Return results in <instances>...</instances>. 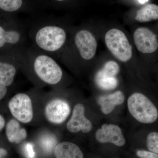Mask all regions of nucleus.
I'll list each match as a JSON object with an SVG mask.
<instances>
[{
  "label": "nucleus",
  "instance_id": "nucleus-1",
  "mask_svg": "<svg viewBox=\"0 0 158 158\" xmlns=\"http://www.w3.org/2000/svg\"><path fill=\"white\" fill-rule=\"evenodd\" d=\"M30 37L34 48L50 56H59L65 47L67 34L60 22L50 21L36 26Z\"/></svg>",
  "mask_w": 158,
  "mask_h": 158
},
{
  "label": "nucleus",
  "instance_id": "nucleus-2",
  "mask_svg": "<svg viewBox=\"0 0 158 158\" xmlns=\"http://www.w3.org/2000/svg\"><path fill=\"white\" fill-rule=\"evenodd\" d=\"M24 59L28 61L34 74L42 82L56 85L62 81V68L51 56L40 52L33 46L24 47L22 51Z\"/></svg>",
  "mask_w": 158,
  "mask_h": 158
},
{
  "label": "nucleus",
  "instance_id": "nucleus-3",
  "mask_svg": "<svg viewBox=\"0 0 158 158\" xmlns=\"http://www.w3.org/2000/svg\"><path fill=\"white\" fill-rule=\"evenodd\" d=\"M127 105L130 114L139 122L150 124L157 119V109L143 94L133 93L128 98Z\"/></svg>",
  "mask_w": 158,
  "mask_h": 158
},
{
  "label": "nucleus",
  "instance_id": "nucleus-4",
  "mask_svg": "<svg viewBox=\"0 0 158 158\" xmlns=\"http://www.w3.org/2000/svg\"><path fill=\"white\" fill-rule=\"evenodd\" d=\"M105 43L108 49L116 59L127 62L132 56V47L123 32L117 29H112L105 35Z\"/></svg>",
  "mask_w": 158,
  "mask_h": 158
},
{
  "label": "nucleus",
  "instance_id": "nucleus-5",
  "mask_svg": "<svg viewBox=\"0 0 158 158\" xmlns=\"http://www.w3.org/2000/svg\"><path fill=\"white\" fill-rule=\"evenodd\" d=\"M9 108L12 116L23 123L31 122L34 117L32 100L24 93L17 94L10 99Z\"/></svg>",
  "mask_w": 158,
  "mask_h": 158
},
{
  "label": "nucleus",
  "instance_id": "nucleus-6",
  "mask_svg": "<svg viewBox=\"0 0 158 158\" xmlns=\"http://www.w3.org/2000/svg\"><path fill=\"white\" fill-rule=\"evenodd\" d=\"M73 43L79 56L84 60H90L95 56L97 42L90 31L86 29L78 31L74 36Z\"/></svg>",
  "mask_w": 158,
  "mask_h": 158
},
{
  "label": "nucleus",
  "instance_id": "nucleus-7",
  "mask_svg": "<svg viewBox=\"0 0 158 158\" xmlns=\"http://www.w3.org/2000/svg\"><path fill=\"white\" fill-rule=\"evenodd\" d=\"M70 111V106L66 101L56 98L52 100L46 105L44 115L51 123L61 124L68 118Z\"/></svg>",
  "mask_w": 158,
  "mask_h": 158
},
{
  "label": "nucleus",
  "instance_id": "nucleus-8",
  "mask_svg": "<svg viewBox=\"0 0 158 158\" xmlns=\"http://www.w3.org/2000/svg\"><path fill=\"white\" fill-rule=\"evenodd\" d=\"M134 39L136 48L142 53H152L158 48L156 35L147 28L136 29L134 34Z\"/></svg>",
  "mask_w": 158,
  "mask_h": 158
},
{
  "label": "nucleus",
  "instance_id": "nucleus-9",
  "mask_svg": "<svg viewBox=\"0 0 158 158\" xmlns=\"http://www.w3.org/2000/svg\"><path fill=\"white\" fill-rule=\"evenodd\" d=\"M95 137L97 141L102 144L112 143L118 147H122L126 143L121 129L115 124L102 125L96 131Z\"/></svg>",
  "mask_w": 158,
  "mask_h": 158
},
{
  "label": "nucleus",
  "instance_id": "nucleus-10",
  "mask_svg": "<svg viewBox=\"0 0 158 158\" xmlns=\"http://www.w3.org/2000/svg\"><path fill=\"white\" fill-rule=\"evenodd\" d=\"M66 127L72 133H78L81 131L84 133H88L92 130V123L85 117V107L82 104L78 103L75 106Z\"/></svg>",
  "mask_w": 158,
  "mask_h": 158
},
{
  "label": "nucleus",
  "instance_id": "nucleus-11",
  "mask_svg": "<svg viewBox=\"0 0 158 158\" xmlns=\"http://www.w3.org/2000/svg\"><path fill=\"white\" fill-rule=\"evenodd\" d=\"M26 40V32L24 27L7 29L0 25V48H2L7 44L25 46Z\"/></svg>",
  "mask_w": 158,
  "mask_h": 158
},
{
  "label": "nucleus",
  "instance_id": "nucleus-12",
  "mask_svg": "<svg viewBox=\"0 0 158 158\" xmlns=\"http://www.w3.org/2000/svg\"><path fill=\"white\" fill-rule=\"evenodd\" d=\"M124 100V94L120 90H117L111 94L100 97L98 102L102 113L108 115L113 112L116 106L122 104Z\"/></svg>",
  "mask_w": 158,
  "mask_h": 158
},
{
  "label": "nucleus",
  "instance_id": "nucleus-13",
  "mask_svg": "<svg viewBox=\"0 0 158 158\" xmlns=\"http://www.w3.org/2000/svg\"><path fill=\"white\" fill-rule=\"evenodd\" d=\"M56 158H83L84 154L80 148L74 143L64 141L59 143L54 149Z\"/></svg>",
  "mask_w": 158,
  "mask_h": 158
},
{
  "label": "nucleus",
  "instance_id": "nucleus-14",
  "mask_svg": "<svg viewBox=\"0 0 158 158\" xmlns=\"http://www.w3.org/2000/svg\"><path fill=\"white\" fill-rule=\"evenodd\" d=\"M6 135L9 142L19 144L27 137V132L22 128L16 119H11L6 127Z\"/></svg>",
  "mask_w": 158,
  "mask_h": 158
},
{
  "label": "nucleus",
  "instance_id": "nucleus-15",
  "mask_svg": "<svg viewBox=\"0 0 158 158\" xmlns=\"http://www.w3.org/2000/svg\"><path fill=\"white\" fill-rule=\"evenodd\" d=\"M135 19L140 23L158 19V6L151 4L144 6L137 11Z\"/></svg>",
  "mask_w": 158,
  "mask_h": 158
},
{
  "label": "nucleus",
  "instance_id": "nucleus-16",
  "mask_svg": "<svg viewBox=\"0 0 158 158\" xmlns=\"http://www.w3.org/2000/svg\"><path fill=\"white\" fill-rule=\"evenodd\" d=\"M95 79L99 87L105 90H112L118 85V81L116 77L107 73L102 69L97 73Z\"/></svg>",
  "mask_w": 158,
  "mask_h": 158
},
{
  "label": "nucleus",
  "instance_id": "nucleus-17",
  "mask_svg": "<svg viewBox=\"0 0 158 158\" xmlns=\"http://www.w3.org/2000/svg\"><path fill=\"white\" fill-rule=\"evenodd\" d=\"M16 68L12 64L0 62V83L6 86H10L14 81Z\"/></svg>",
  "mask_w": 158,
  "mask_h": 158
},
{
  "label": "nucleus",
  "instance_id": "nucleus-18",
  "mask_svg": "<svg viewBox=\"0 0 158 158\" xmlns=\"http://www.w3.org/2000/svg\"><path fill=\"white\" fill-rule=\"evenodd\" d=\"M23 5V0H0V9L6 12L19 11Z\"/></svg>",
  "mask_w": 158,
  "mask_h": 158
},
{
  "label": "nucleus",
  "instance_id": "nucleus-19",
  "mask_svg": "<svg viewBox=\"0 0 158 158\" xmlns=\"http://www.w3.org/2000/svg\"><path fill=\"white\" fill-rule=\"evenodd\" d=\"M147 148L150 151L158 154V133L152 132L148 135L146 139Z\"/></svg>",
  "mask_w": 158,
  "mask_h": 158
},
{
  "label": "nucleus",
  "instance_id": "nucleus-20",
  "mask_svg": "<svg viewBox=\"0 0 158 158\" xmlns=\"http://www.w3.org/2000/svg\"><path fill=\"white\" fill-rule=\"evenodd\" d=\"M138 157L141 158H158V154L151 151L139 150L136 152Z\"/></svg>",
  "mask_w": 158,
  "mask_h": 158
},
{
  "label": "nucleus",
  "instance_id": "nucleus-21",
  "mask_svg": "<svg viewBox=\"0 0 158 158\" xmlns=\"http://www.w3.org/2000/svg\"><path fill=\"white\" fill-rule=\"evenodd\" d=\"M7 92V88L6 86L0 83V101L2 99Z\"/></svg>",
  "mask_w": 158,
  "mask_h": 158
},
{
  "label": "nucleus",
  "instance_id": "nucleus-22",
  "mask_svg": "<svg viewBox=\"0 0 158 158\" xmlns=\"http://www.w3.org/2000/svg\"><path fill=\"white\" fill-rule=\"evenodd\" d=\"M8 155V152L4 148H0V158H4Z\"/></svg>",
  "mask_w": 158,
  "mask_h": 158
},
{
  "label": "nucleus",
  "instance_id": "nucleus-23",
  "mask_svg": "<svg viewBox=\"0 0 158 158\" xmlns=\"http://www.w3.org/2000/svg\"><path fill=\"white\" fill-rule=\"evenodd\" d=\"M5 126V121L4 118L0 115V131L4 128Z\"/></svg>",
  "mask_w": 158,
  "mask_h": 158
},
{
  "label": "nucleus",
  "instance_id": "nucleus-24",
  "mask_svg": "<svg viewBox=\"0 0 158 158\" xmlns=\"http://www.w3.org/2000/svg\"><path fill=\"white\" fill-rule=\"evenodd\" d=\"M27 152H28V154L30 156L32 157L34 156V153L33 152V148H32V146L31 145H27Z\"/></svg>",
  "mask_w": 158,
  "mask_h": 158
},
{
  "label": "nucleus",
  "instance_id": "nucleus-25",
  "mask_svg": "<svg viewBox=\"0 0 158 158\" xmlns=\"http://www.w3.org/2000/svg\"><path fill=\"white\" fill-rule=\"evenodd\" d=\"M138 1L141 4H144L148 2V0H138Z\"/></svg>",
  "mask_w": 158,
  "mask_h": 158
},
{
  "label": "nucleus",
  "instance_id": "nucleus-26",
  "mask_svg": "<svg viewBox=\"0 0 158 158\" xmlns=\"http://www.w3.org/2000/svg\"><path fill=\"white\" fill-rule=\"evenodd\" d=\"M54 1H56V2H63V1H65V0H54Z\"/></svg>",
  "mask_w": 158,
  "mask_h": 158
}]
</instances>
